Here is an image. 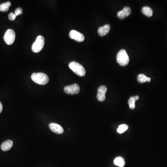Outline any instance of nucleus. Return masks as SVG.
Listing matches in <instances>:
<instances>
[{
    "mask_svg": "<svg viewBox=\"0 0 167 167\" xmlns=\"http://www.w3.org/2000/svg\"><path fill=\"white\" fill-rule=\"evenodd\" d=\"M31 79L33 82L41 85H46L49 80V76L45 73L42 72L33 73L31 75Z\"/></svg>",
    "mask_w": 167,
    "mask_h": 167,
    "instance_id": "f257e3e1",
    "label": "nucleus"
},
{
    "mask_svg": "<svg viewBox=\"0 0 167 167\" xmlns=\"http://www.w3.org/2000/svg\"><path fill=\"white\" fill-rule=\"evenodd\" d=\"M69 67L78 76L83 77L86 74V70L83 66L77 62H71L69 64Z\"/></svg>",
    "mask_w": 167,
    "mask_h": 167,
    "instance_id": "f03ea898",
    "label": "nucleus"
},
{
    "mask_svg": "<svg viewBox=\"0 0 167 167\" xmlns=\"http://www.w3.org/2000/svg\"><path fill=\"white\" fill-rule=\"evenodd\" d=\"M117 60L118 63L121 66H125L129 62V57L126 51L124 49L120 50L117 55Z\"/></svg>",
    "mask_w": 167,
    "mask_h": 167,
    "instance_id": "7ed1b4c3",
    "label": "nucleus"
},
{
    "mask_svg": "<svg viewBox=\"0 0 167 167\" xmlns=\"http://www.w3.org/2000/svg\"><path fill=\"white\" fill-rule=\"evenodd\" d=\"M45 45V39L41 35H39L36 38V41L33 44L32 50L34 52H40Z\"/></svg>",
    "mask_w": 167,
    "mask_h": 167,
    "instance_id": "20e7f679",
    "label": "nucleus"
},
{
    "mask_svg": "<svg viewBox=\"0 0 167 167\" xmlns=\"http://www.w3.org/2000/svg\"><path fill=\"white\" fill-rule=\"evenodd\" d=\"M15 33L11 29H9L6 31L4 36V40L6 44L9 45L13 44L15 41Z\"/></svg>",
    "mask_w": 167,
    "mask_h": 167,
    "instance_id": "39448f33",
    "label": "nucleus"
},
{
    "mask_svg": "<svg viewBox=\"0 0 167 167\" xmlns=\"http://www.w3.org/2000/svg\"><path fill=\"white\" fill-rule=\"evenodd\" d=\"M64 91L68 94H78L80 91V87L77 84H74L73 85L66 86L64 87Z\"/></svg>",
    "mask_w": 167,
    "mask_h": 167,
    "instance_id": "423d86ee",
    "label": "nucleus"
},
{
    "mask_svg": "<svg viewBox=\"0 0 167 167\" xmlns=\"http://www.w3.org/2000/svg\"><path fill=\"white\" fill-rule=\"evenodd\" d=\"M107 87L105 86H101L98 88V93H97V99L99 101L103 102L105 100L106 98Z\"/></svg>",
    "mask_w": 167,
    "mask_h": 167,
    "instance_id": "0eeeda50",
    "label": "nucleus"
},
{
    "mask_svg": "<svg viewBox=\"0 0 167 167\" xmlns=\"http://www.w3.org/2000/svg\"><path fill=\"white\" fill-rule=\"evenodd\" d=\"M69 36L72 39H73L80 42L83 41L85 40V37L83 34L74 30H72L70 32Z\"/></svg>",
    "mask_w": 167,
    "mask_h": 167,
    "instance_id": "6e6552de",
    "label": "nucleus"
},
{
    "mask_svg": "<svg viewBox=\"0 0 167 167\" xmlns=\"http://www.w3.org/2000/svg\"><path fill=\"white\" fill-rule=\"evenodd\" d=\"M49 127L51 130L56 134H61L64 132V129L61 126L57 123H50Z\"/></svg>",
    "mask_w": 167,
    "mask_h": 167,
    "instance_id": "1a4fd4ad",
    "label": "nucleus"
},
{
    "mask_svg": "<svg viewBox=\"0 0 167 167\" xmlns=\"http://www.w3.org/2000/svg\"><path fill=\"white\" fill-rule=\"evenodd\" d=\"M131 9L129 7H125L122 10L118 13V17L119 19H123L130 15L131 13Z\"/></svg>",
    "mask_w": 167,
    "mask_h": 167,
    "instance_id": "9d476101",
    "label": "nucleus"
},
{
    "mask_svg": "<svg viewBox=\"0 0 167 167\" xmlns=\"http://www.w3.org/2000/svg\"><path fill=\"white\" fill-rule=\"evenodd\" d=\"M111 27L109 24H106L98 29V33L101 36H105L107 34L110 30Z\"/></svg>",
    "mask_w": 167,
    "mask_h": 167,
    "instance_id": "9b49d317",
    "label": "nucleus"
},
{
    "mask_svg": "<svg viewBox=\"0 0 167 167\" xmlns=\"http://www.w3.org/2000/svg\"><path fill=\"white\" fill-rule=\"evenodd\" d=\"M13 146V142L11 140L5 141L2 144L1 148L4 151H9L12 148Z\"/></svg>",
    "mask_w": 167,
    "mask_h": 167,
    "instance_id": "f8f14e48",
    "label": "nucleus"
},
{
    "mask_svg": "<svg viewBox=\"0 0 167 167\" xmlns=\"http://www.w3.org/2000/svg\"><path fill=\"white\" fill-rule=\"evenodd\" d=\"M138 96L137 95V96H132V97H130V98L128 100V104L130 108V109L133 110L135 109V102L136 101L138 100L139 99Z\"/></svg>",
    "mask_w": 167,
    "mask_h": 167,
    "instance_id": "ddd939ff",
    "label": "nucleus"
},
{
    "mask_svg": "<svg viewBox=\"0 0 167 167\" xmlns=\"http://www.w3.org/2000/svg\"><path fill=\"white\" fill-rule=\"evenodd\" d=\"M114 163L116 166L119 167H123L125 165V161L123 158L118 157H117L114 159Z\"/></svg>",
    "mask_w": 167,
    "mask_h": 167,
    "instance_id": "4468645a",
    "label": "nucleus"
},
{
    "mask_svg": "<svg viewBox=\"0 0 167 167\" xmlns=\"http://www.w3.org/2000/svg\"><path fill=\"white\" fill-rule=\"evenodd\" d=\"M137 79H138V81L140 83H143L146 82H150L151 81V79L150 78L147 77L143 74H139L137 77Z\"/></svg>",
    "mask_w": 167,
    "mask_h": 167,
    "instance_id": "2eb2a0df",
    "label": "nucleus"
},
{
    "mask_svg": "<svg viewBox=\"0 0 167 167\" xmlns=\"http://www.w3.org/2000/svg\"><path fill=\"white\" fill-rule=\"evenodd\" d=\"M142 11L144 15L148 17H151L153 15V11L150 7L148 6L143 7L142 9Z\"/></svg>",
    "mask_w": 167,
    "mask_h": 167,
    "instance_id": "dca6fc26",
    "label": "nucleus"
},
{
    "mask_svg": "<svg viewBox=\"0 0 167 167\" xmlns=\"http://www.w3.org/2000/svg\"><path fill=\"white\" fill-rule=\"evenodd\" d=\"M11 6V3L10 2H4L0 5V11L7 12L9 10V8Z\"/></svg>",
    "mask_w": 167,
    "mask_h": 167,
    "instance_id": "f3484780",
    "label": "nucleus"
},
{
    "mask_svg": "<svg viewBox=\"0 0 167 167\" xmlns=\"http://www.w3.org/2000/svg\"><path fill=\"white\" fill-rule=\"evenodd\" d=\"M128 127V126L127 124H121L119 126L117 130V131L119 134H122L127 130Z\"/></svg>",
    "mask_w": 167,
    "mask_h": 167,
    "instance_id": "a211bd4d",
    "label": "nucleus"
},
{
    "mask_svg": "<svg viewBox=\"0 0 167 167\" xmlns=\"http://www.w3.org/2000/svg\"><path fill=\"white\" fill-rule=\"evenodd\" d=\"M16 14L14 13H11L9 14V18L10 21H14L16 18Z\"/></svg>",
    "mask_w": 167,
    "mask_h": 167,
    "instance_id": "6ab92c4d",
    "label": "nucleus"
},
{
    "mask_svg": "<svg viewBox=\"0 0 167 167\" xmlns=\"http://www.w3.org/2000/svg\"><path fill=\"white\" fill-rule=\"evenodd\" d=\"M22 12H23V11H22V9L21 8H18L16 9L14 13L16 14V16H18V15L22 14Z\"/></svg>",
    "mask_w": 167,
    "mask_h": 167,
    "instance_id": "aec40b11",
    "label": "nucleus"
},
{
    "mask_svg": "<svg viewBox=\"0 0 167 167\" xmlns=\"http://www.w3.org/2000/svg\"><path fill=\"white\" fill-rule=\"evenodd\" d=\"M2 110H3V106L2 103L0 102V113L2 112Z\"/></svg>",
    "mask_w": 167,
    "mask_h": 167,
    "instance_id": "412c9836",
    "label": "nucleus"
}]
</instances>
